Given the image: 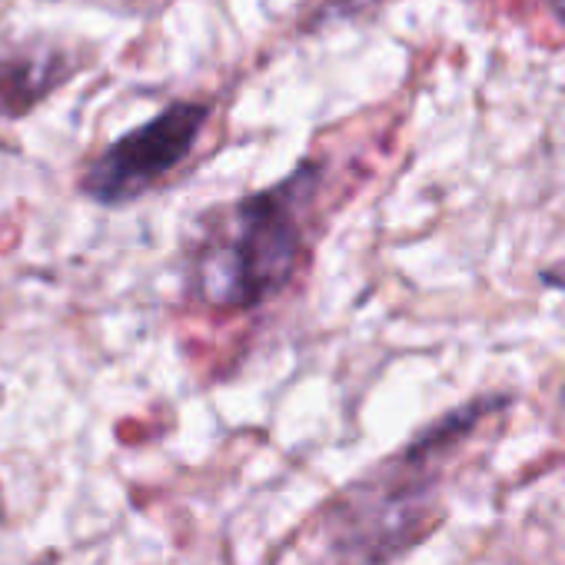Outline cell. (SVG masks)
Segmentation results:
<instances>
[{"instance_id":"obj_1","label":"cell","mask_w":565,"mask_h":565,"mask_svg":"<svg viewBox=\"0 0 565 565\" xmlns=\"http://www.w3.org/2000/svg\"><path fill=\"white\" fill-rule=\"evenodd\" d=\"M320 167L203 213L190 246V294L216 313L256 310L294 282L307 253V213Z\"/></svg>"},{"instance_id":"obj_4","label":"cell","mask_w":565,"mask_h":565,"mask_svg":"<svg viewBox=\"0 0 565 565\" xmlns=\"http://www.w3.org/2000/svg\"><path fill=\"white\" fill-rule=\"evenodd\" d=\"M84 51L54 38H31L0 47V120H18L74 81Z\"/></svg>"},{"instance_id":"obj_5","label":"cell","mask_w":565,"mask_h":565,"mask_svg":"<svg viewBox=\"0 0 565 565\" xmlns=\"http://www.w3.org/2000/svg\"><path fill=\"white\" fill-rule=\"evenodd\" d=\"M548 8H552V14L562 21V28H565V0H548Z\"/></svg>"},{"instance_id":"obj_2","label":"cell","mask_w":565,"mask_h":565,"mask_svg":"<svg viewBox=\"0 0 565 565\" xmlns=\"http://www.w3.org/2000/svg\"><path fill=\"white\" fill-rule=\"evenodd\" d=\"M505 406H509L505 396L472 399L469 406L449 413L446 419L429 426L419 439H413V446L393 466H383L380 479L366 482L363 492L356 495L360 548L353 552H363L370 565H383L386 558L413 545L423 535V525L429 522L426 505L433 499L429 492L436 479V462H443V456H449L466 436H472V429L486 416Z\"/></svg>"},{"instance_id":"obj_3","label":"cell","mask_w":565,"mask_h":565,"mask_svg":"<svg viewBox=\"0 0 565 565\" xmlns=\"http://www.w3.org/2000/svg\"><path fill=\"white\" fill-rule=\"evenodd\" d=\"M210 104L177 100L147 124L127 130L81 173V193L100 206H124L157 190L200 143Z\"/></svg>"}]
</instances>
